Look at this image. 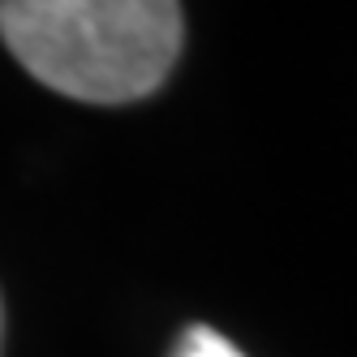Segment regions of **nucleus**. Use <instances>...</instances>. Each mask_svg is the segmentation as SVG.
<instances>
[{
    "label": "nucleus",
    "instance_id": "1",
    "mask_svg": "<svg viewBox=\"0 0 357 357\" xmlns=\"http://www.w3.org/2000/svg\"><path fill=\"white\" fill-rule=\"evenodd\" d=\"M181 0H0V43L35 82L78 104H134L181 56Z\"/></svg>",
    "mask_w": 357,
    "mask_h": 357
},
{
    "label": "nucleus",
    "instance_id": "2",
    "mask_svg": "<svg viewBox=\"0 0 357 357\" xmlns=\"http://www.w3.org/2000/svg\"><path fill=\"white\" fill-rule=\"evenodd\" d=\"M172 357H245L228 336H220L215 327H207V323H194L185 336H181V344H176V353Z\"/></svg>",
    "mask_w": 357,
    "mask_h": 357
},
{
    "label": "nucleus",
    "instance_id": "3",
    "mask_svg": "<svg viewBox=\"0 0 357 357\" xmlns=\"http://www.w3.org/2000/svg\"><path fill=\"white\" fill-rule=\"evenodd\" d=\"M0 331H5V310H0Z\"/></svg>",
    "mask_w": 357,
    "mask_h": 357
}]
</instances>
